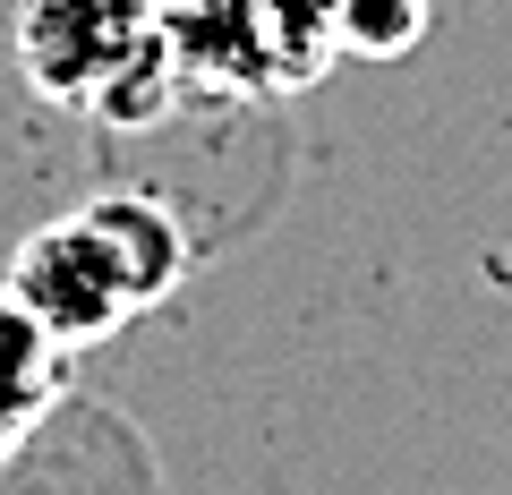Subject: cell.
Returning <instances> with one entry per match:
<instances>
[{
    "label": "cell",
    "instance_id": "cell-1",
    "mask_svg": "<svg viewBox=\"0 0 512 495\" xmlns=\"http://www.w3.org/2000/svg\"><path fill=\"white\" fill-rule=\"evenodd\" d=\"M0 291L18 299L52 342H69V350L103 342L111 325H128V316L146 308L137 282H128V265H120V248H111V231L86 214V205L60 214V222H43V231H26Z\"/></svg>",
    "mask_w": 512,
    "mask_h": 495
},
{
    "label": "cell",
    "instance_id": "cell-2",
    "mask_svg": "<svg viewBox=\"0 0 512 495\" xmlns=\"http://www.w3.org/2000/svg\"><path fill=\"white\" fill-rule=\"evenodd\" d=\"M154 43H163L154 0H26L18 9V60L35 94H52V103L94 111Z\"/></svg>",
    "mask_w": 512,
    "mask_h": 495
},
{
    "label": "cell",
    "instance_id": "cell-3",
    "mask_svg": "<svg viewBox=\"0 0 512 495\" xmlns=\"http://www.w3.org/2000/svg\"><path fill=\"white\" fill-rule=\"evenodd\" d=\"M60 376H69V342H52L18 299L0 291V470L35 444L43 419H52Z\"/></svg>",
    "mask_w": 512,
    "mask_h": 495
},
{
    "label": "cell",
    "instance_id": "cell-4",
    "mask_svg": "<svg viewBox=\"0 0 512 495\" xmlns=\"http://www.w3.org/2000/svg\"><path fill=\"white\" fill-rule=\"evenodd\" d=\"M86 214L111 231V248H120V265H128V282H137V299L154 308V299H163L171 282H180V265H188L180 222H171L154 197H94Z\"/></svg>",
    "mask_w": 512,
    "mask_h": 495
},
{
    "label": "cell",
    "instance_id": "cell-5",
    "mask_svg": "<svg viewBox=\"0 0 512 495\" xmlns=\"http://www.w3.org/2000/svg\"><path fill=\"white\" fill-rule=\"evenodd\" d=\"M333 18H342V35L359 43V52H402V43L419 35L427 0H333Z\"/></svg>",
    "mask_w": 512,
    "mask_h": 495
}]
</instances>
